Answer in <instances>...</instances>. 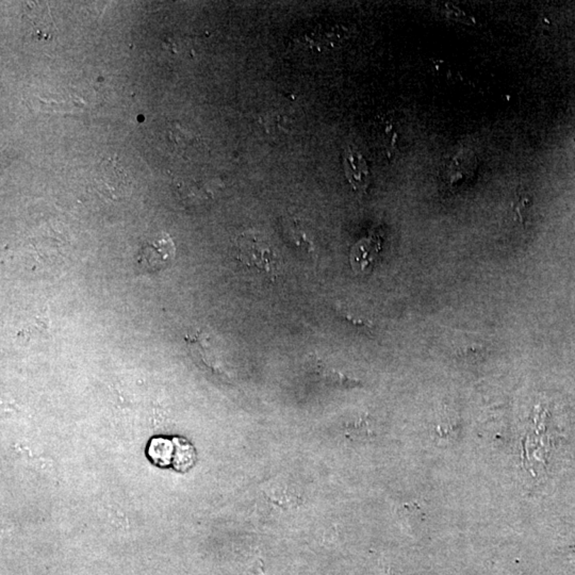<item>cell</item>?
<instances>
[{
	"label": "cell",
	"instance_id": "1",
	"mask_svg": "<svg viewBox=\"0 0 575 575\" xmlns=\"http://www.w3.org/2000/svg\"><path fill=\"white\" fill-rule=\"evenodd\" d=\"M235 260L276 279L282 271V258L269 240L255 231L241 233L233 244Z\"/></svg>",
	"mask_w": 575,
	"mask_h": 575
},
{
	"label": "cell",
	"instance_id": "2",
	"mask_svg": "<svg viewBox=\"0 0 575 575\" xmlns=\"http://www.w3.org/2000/svg\"><path fill=\"white\" fill-rule=\"evenodd\" d=\"M146 454L156 466L160 468L172 466L182 472L190 469L196 458L193 445L178 437H155L148 443Z\"/></svg>",
	"mask_w": 575,
	"mask_h": 575
},
{
	"label": "cell",
	"instance_id": "3",
	"mask_svg": "<svg viewBox=\"0 0 575 575\" xmlns=\"http://www.w3.org/2000/svg\"><path fill=\"white\" fill-rule=\"evenodd\" d=\"M175 252L172 238L167 233H157L142 244L138 254V264L148 273H157L173 262Z\"/></svg>",
	"mask_w": 575,
	"mask_h": 575
},
{
	"label": "cell",
	"instance_id": "4",
	"mask_svg": "<svg viewBox=\"0 0 575 575\" xmlns=\"http://www.w3.org/2000/svg\"><path fill=\"white\" fill-rule=\"evenodd\" d=\"M383 247V235L372 231L354 244L350 252V263L356 274H366L374 264Z\"/></svg>",
	"mask_w": 575,
	"mask_h": 575
},
{
	"label": "cell",
	"instance_id": "5",
	"mask_svg": "<svg viewBox=\"0 0 575 575\" xmlns=\"http://www.w3.org/2000/svg\"><path fill=\"white\" fill-rule=\"evenodd\" d=\"M25 18L28 21L31 35H37L39 40H48L54 33V25L48 13L45 4L30 3L27 6Z\"/></svg>",
	"mask_w": 575,
	"mask_h": 575
},
{
	"label": "cell",
	"instance_id": "6",
	"mask_svg": "<svg viewBox=\"0 0 575 575\" xmlns=\"http://www.w3.org/2000/svg\"><path fill=\"white\" fill-rule=\"evenodd\" d=\"M343 161H345V174L354 190L360 193L364 192L368 188L369 180H370L366 160L362 158L359 152L349 150L345 152Z\"/></svg>",
	"mask_w": 575,
	"mask_h": 575
},
{
	"label": "cell",
	"instance_id": "7",
	"mask_svg": "<svg viewBox=\"0 0 575 575\" xmlns=\"http://www.w3.org/2000/svg\"><path fill=\"white\" fill-rule=\"evenodd\" d=\"M574 142H575V140H574Z\"/></svg>",
	"mask_w": 575,
	"mask_h": 575
}]
</instances>
